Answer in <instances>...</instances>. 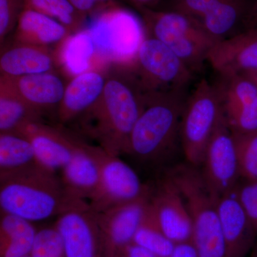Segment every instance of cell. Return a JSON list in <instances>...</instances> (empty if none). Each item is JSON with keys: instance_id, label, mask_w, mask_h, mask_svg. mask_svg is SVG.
I'll list each match as a JSON object with an SVG mask.
<instances>
[{"instance_id": "obj_1", "label": "cell", "mask_w": 257, "mask_h": 257, "mask_svg": "<svg viewBox=\"0 0 257 257\" xmlns=\"http://www.w3.org/2000/svg\"><path fill=\"white\" fill-rule=\"evenodd\" d=\"M144 92L132 65L109 64L97 102L81 116L84 133L112 156L127 154L130 137L145 107Z\"/></svg>"}, {"instance_id": "obj_2", "label": "cell", "mask_w": 257, "mask_h": 257, "mask_svg": "<svg viewBox=\"0 0 257 257\" xmlns=\"http://www.w3.org/2000/svg\"><path fill=\"white\" fill-rule=\"evenodd\" d=\"M88 207L87 202L72 197L66 191L55 173L41 166L0 177L1 213L33 223Z\"/></svg>"}, {"instance_id": "obj_3", "label": "cell", "mask_w": 257, "mask_h": 257, "mask_svg": "<svg viewBox=\"0 0 257 257\" xmlns=\"http://www.w3.org/2000/svg\"><path fill=\"white\" fill-rule=\"evenodd\" d=\"M189 94L187 91L147 92L145 107L130 137L127 155L157 162L181 142V126Z\"/></svg>"}, {"instance_id": "obj_4", "label": "cell", "mask_w": 257, "mask_h": 257, "mask_svg": "<svg viewBox=\"0 0 257 257\" xmlns=\"http://www.w3.org/2000/svg\"><path fill=\"white\" fill-rule=\"evenodd\" d=\"M167 176L187 204L192 221V242L199 257H226L218 199L209 190L201 171L190 165H181Z\"/></svg>"}, {"instance_id": "obj_5", "label": "cell", "mask_w": 257, "mask_h": 257, "mask_svg": "<svg viewBox=\"0 0 257 257\" xmlns=\"http://www.w3.org/2000/svg\"><path fill=\"white\" fill-rule=\"evenodd\" d=\"M147 37L165 44L193 72H200L219 42L196 19L170 10L137 9Z\"/></svg>"}, {"instance_id": "obj_6", "label": "cell", "mask_w": 257, "mask_h": 257, "mask_svg": "<svg viewBox=\"0 0 257 257\" xmlns=\"http://www.w3.org/2000/svg\"><path fill=\"white\" fill-rule=\"evenodd\" d=\"M87 29L96 47V62L133 65L139 48L146 37L143 22L115 7L96 15Z\"/></svg>"}, {"instance_id": "obj_7", "label": "cell", "mask_w": 257, "mask_h": 257, "mask_svg": "<svg viewBox=\"0 0 257 257\" xmlns=\"http://www.w3.org/2000/svg\"><path fill=\"white\" fill-rule=\"evenodd\" d=\"M223 115L214 84L202 79L187 98L181 126V144L189 165L202 166L208 144Z\"/></svg>"}, {"instance_id": "obj_8", "label": "cell", "mask_w": 257, "mask_h": 257, "mask_svg": "<svg viewBox=\"0 0 257 257\" xmlns=\"http://www.w3.org/2000/svg\"><path fill=\"white\" fill-rule=\"evenodd\" d=\"M133 67L145 93L187 91L194 75L165 44L147 36Z\"/></svg>"}, {"instance_id": "obj_9", "label": "cell", "mask_w": 257, "mask_h": 257, "mask_svg": "<svg viewBox=\"0 0 257 257\" xmlns=\"http://www.w3.org/2000/svg\"><path fill=\"white\" fill-rule=\"evenodd\" d=\"M96 154L100 166V181L95 194L88 202L91 210L101 212L150 196V189L119 157L109 155L99 147H96Z\"/></svg>"}, {"instance_id": "obj_10", "label": "cell", "mask_w": 257, "mask_h": 257, "mask_svg": "<svg viewBox=\"0 0 257 257\" xmlns=\"http://www.w3.org/2000/svg\"><path fill=\"white\" fill-rule=\"evenodd\" d=\"M202 166L203 178L217 199L239 184L241 174L236 144L224 115L209 140Z\"/></svg>"}, {"instance_id": "obj_11", "label": "cell", "mask_w": 257, "mask_h": 257, "mask_svg": "<svg viewBox=\"0 0 257 257\" xmlns=\"http://www.w3.org/2000/svg\"><path fill=\"white\" fill-rule=\"evenodd\" d=\"M214 86L233 133L257 132V88L240 74L219 75Z\"/></svg>"}, {"instance_id": "obj_12", "label": "cell", "mask_w": 257, "mask_h": 257, "mask_svg": "<svg viewBox=\"0 0 257 257\" xmlns=\"http://www.w3.org/2000/svg\"><path fill=\"white\" fill-rule=\"evenodd\" d=\"M149 200L150 196L94 212L100 231L103 256L121 254L133 242L148 210Z\"/></svg>"}, {"instance_id": "obj_13", "label": "cell", "mask_w": 257, "mask_h": 257, "mask_svg": "<svg viewBox=\"0 0 257 257\" xmlns=\"http://www.w3.org/2000/svg\"><path fill=\"white\" fill-rule=\"evenodd\" d=\"M150 206L157 224L174 243L192 241L193 226L187 204L168 176L150 194Z\"/></svg>"}, {"instance_id": "obj_14", "label": "cell", "mask_w": 257, "mask_h": 257, "mask_svg": "<svg viewBox=\"0 0 257 257\" xmlns=\"http://www.w3.org/2000/svg\"><path fill=\"white\" fill-rule=\"evenodd\" d=\"M17 132L29 139L40 165L54 173L62 170L84 145L62 128L43 121L28 123Z\"/></svg>"}, {"instance_id": "obj_15", "label": "cell", "mask_w": 257, "mask_h": 257, "mask_svg": "<svg viewBox=\"0 0 257 257\" xmlns=\"http://www.w3.org/2000/svg\"><path fill=\"white\" fill-rule=\"evenodd\" d=\"M56 229L66 257H101L102 243L95 213L89 207L66 211L57 217Z\"/></svg>"}, {"instance_id": "obj_16", "label": "cell", "mask_w": 257, "mask_h": 257, "mask_svg": "<svg viewBox=\"0 0 257 257\" xmlns=\"http://www.w3.org/2000/svg\"><path fill=\"white\" fill-rule=\"evenodd\" d=\"M207 62L219 75H241L257 70V28L218 42L209 52Z\"/></svg>"}, {"instance_id": "obj_17", "label": "cell", "mask_w": 257, "mask_h": 257, "mask_svg": "<svg viewBox=\"0 0 257 257\" xmlns=\"http://www.w3.org/2000/svg\"><path fill=\"white\" fill-rule=\"evenodd\" d=\"M218 210L226 257H246L256 243L252 225L240 203L236 188L218 199Z\"/></svg>"}, {"instance_id": "obj_18", "label": "cell", "mask_w": 257, "mask_h": 257, "mask_svg": "<svg viewBox=\"0 0 257 257\" xmlns=\"http://www.w3.org/2000/svg\"><path fill=\"white\" fill-rule=\"evenodd\" d=\"M101 68L103 67L89 69L67 83L63 99L56 113L61 124L81 117L99 100L105 87L107 67L105 70Z\"/></svg>"}, {"instance_id": "obj_19", "label": "cell", "mask_w": 257, "mask_h": 257, "mask_svg": "<svg viewBox=\"0 0 257 257\" xmlns=\"http://www.w3.org/2000/svg\"><path fill=\"white\" fill-rule=\"evenodd\" d=\"M3 77L24 100L42 115L54 110L57 113L68 83L56 70L23 77Z\"/></svg>"}, {"instance_id": "obj_20", "label": "cell", "mask_w": 257, "mask_h": 257, "mask_svg": "<svg viewBox=\"0 0 257 257\" xmlns=\"http://www.w3.org/2000/svg\"><path fill=\"white\" fill-rule=\"evenodd\" d=\"M60 179L72 197L89 202L97 190L100 181V166L96 147L84 143L62 169Z\"/></svg>"}, {"instance_id": "obj_21", "label": "cell", "mask_w": 257, "mask_h": 257, "mask_svg": "<svg viewBox=\"0 0 257 257\" xmlns=\"http://www.w3.org/2000/svg\"><path fill=\"white\" fill-rule=\"evenodd\" d=\"M57 68L55 52L50 47L14 43L2 50L0 56L1 75L23 77L52 72Z\"/></svg>"}, {"instance_id": "obj_22", "label": "cell", "mask_w": 257, "mask_h": 257, "mask_svg": "<svg viewBox=\"0 0 257 257\" xmlns=\"http://www.w3.org/2000/svg\"><path fill=\"white\" fill-rule=\"evenodd\" d=\"M13 35L14 43L50 47L58 45L70 35L68 29L47 15L25 9Z\"/></svg>"}, {"instance_id": "obj_23", "label": "cell", "mask_w": 257, "mask_h": 257, "mask_svg": "<svg viewBox=\"0 0 257 257\" xmlns=\"http://www.w3.org/2000/svg\"><path fill=\"white\" fill-rule=\"evenodd\" d=\"M253 1L220 0L198 21L219 42L246 30V23Z\"/></svg>"}, {"instance_id": "obj_24", "label": "cell", "mask_w": 257, "mask_h": 257, "mask_svg": "<svg viewBox=\"0 0 257 257\" xmlns=\"http://www.w3.org/2000/svg\"><path fill=\"white\" fill-rule=\"evenodd\" d=\"M57 67L71 79L94 68L96 47L87 29L71 34L55 51Z\"/></svg>"}, {"instance_id": "obj_25", "label": "cell", "mask_w": 257, "mask_h": 257, "mask_svg": "<svg viewBox=\"0 0 257 257\" xmlns=\"http://www.w3.org/2000/svg\"><path fill=\"white\" fill-rule=\"evenodd\" d=\"M37 233L31 221L13 214L1 213L0 257L30 255Z\"/></svg>"}, {"instance_id": "obj_26", "label": "cell", "mask_w": 257, "mask_h": 257, "mask_svg": "<svg viewBox=\"0 0 257 257\" xmlns=\"http://www.w3.org/2000/svg\"><path fill=\"white\" fill-rule=\"evenodd\" d=\"M42 116L0 76V133L17 132L28 123L42 121Z\"/></svg>"}, {"instance_id": "obj_27", "label": "cell", "mask_w": 257, "mask_h": 257, "mask_svg": "<svg viewBox=\"0 0 257 257\" xmlns=\"http://www.w3.org/2000/svg\"><path fill=\"white\" fill-rule=\"evenodd\" d=\"M40 166L32 143L19 132L0 133V177Z\"/></svg>"}, {"instance_id": "obj_28", "label": "cell", "mask_w": 257, "mask_h": 257, "mask_svg": "<svg viewBox=\"0 0 257 257\" xmlns=\"http://www.w3.org/2000/svg\"><path fill=\"white\" fill-rule=\"evenodd\" d=\"M25 9L35 10L57 20L72 34L82 30L87 19L69 0H25Z\"/></svg>"}, {"instance_id": "obj_29", "label": "cell", "mask_w": 257, "mask_h": 257, "mask_svg": "<svg viewBox=\"0 0 257 257\" xmlns=\"http://www.w3.org/2000/svg\"><path fill=\"white\" fill-rule=\"evenodd\" d=\"M133 243L146 248L157 257H169L175 249L176 243L160 229L152 214L150 203L145 219L134 237Z\"/></svg>"}, {"instance_id": "obj_30", "label": "cell", "mask_w": 257, "mask_h": 257, "mask_svg": "<svg viewBox=\"0 0 257 257\" xmlns=\"http://www.w3.org/2000/svg\"><path fill=\"white\" fill-rule=\"evenodd\" d=\"M232 133L239 159L241 178L257 181V132Z\"/></svg>"}, {"instance_id": "obj_31", "label": "cell", "mask_w": 257, "mask_h": 257, "mask_svg": "<svg viewBox=\"0 0 257 257\" xmlns=\"http://www.w3.org/2000/svg\"><path fill=\"white\" fill-rule=\"evenodd\" d=\"M30 256L66 257L62 240L55 226L37 231Z\"/></svg>"}, {"instance_id": "obj_32", "label": "cell", "mask_w": 257, "mask_h": 257, "mask_svg": "<svg viewBox=\"0 0 257 257\" xmlns=\"http://www.w3.org/2000/svg\"><path fill=\"white\" fill-rule=\"evenodd\" d=\"M25 9V0H0V45L1 49L7 37L14 32L22 13Z\"/></svg>"}, {"instance_id": "obj_33", "label": "cell", "mask_w": 257, "mask_h": 257, "mask_svg": "<svg viewBox=\"0 0 257 257\" xmlns=\"http://www.w3.org/2000/svg\"><path fill=\"white\" fill-rule=\"evenodd\" d=\"M243 180L236 186V195L257 236V181Z\"/></svg>"}, {"instance_id": "obj_34", "label": "cell", "mask_w": 257, "mask_h": 257, "mask_svg": "<svg viewBox=\"0 0 257 257\" xmlns=\"http://www.w3.org/2000/svg\"><path fill=\"white\" fill-rule=\"evenodd\" d=\"M220 0H170L165 10L177 12L199 20Z\"/></svg>"}, {"instance_id": "obj_35", "label": "cell", "mask_w": 257, "mask_h": 257, "mask_svg": "<svg viewBox=\"0 0 257 257\" xmlns=\"http://www.w3.org/2000/svg\"><path fill=\"white\" fill-rule=\"evenodd\" d=\"M79 13L88 18L119 6V0H69Z\"/></svg>"}, {"instance_id": "obj_36", "label": "cell", "mask_w": 257, "mask_h": 257, "mask_svg": "<svg viewBox=\"0 0 257 257\" xmlns=\"http://www.w3.org/2000/svg\"><path fill=\"white\" fill-rule=\"evenodd\" d=\"M169 257H199L192 241L176 243L173 252Z\"/></svg>"}, {"instance_id": "obj_37", "label": "cell", "mask_w": 257, "mask_h": 257, "mask_svg": "<svg viewBox=\"0 0 257 257\" xmlns=\"http://www.w3.org/2000/svg\"><path fill=\"white\" fill-rule=\"evenodd\" d=\"M121 255L122 257H157L146 248L133 242L122 250Z\"/></svg>"}, {"instance_id": "obj_38", "label": "cell", "mask_w": 257, "mask_h": 257, "mask_svg": "<svg viewBox=\"0 0 257 257\" xmlns=\"http://www.w3.org/2000/svg\"><path fill=\"white\" fill-rule=\"evenodd\" d=\"M135 8H148V9H157L162 0H130Z\"/></svg>"}, {"instance_id": "obj_39", "label": "cell", "mask_w": 257, "mask_h": 257, "mask_svg": "<svg viewBox=\"0 0 257 257\" xmlns=\"http://www.w3.org/2000/svg\"><path fill=\"white\" fill-rule=\"evenodd\" d=\"M257 26V0H253L252 7L248 15L246 30L256 28Z\"/></svg>"}, {"instance_id": "obj_40", "label": "cell", "mask_w": 257, "mask_h": 257, "mask_svg": "<svg viewBox=\"0 0 257 257\" xmlns=\"http://www.w3.org/2000/svg\"><path fill=\"white\" fill-rule=\"evenodd\" d=\"M241 75L249 79L257 88V70L250 71V72H246Z\"/></svg>"}, {"instance_id": "obj_41", "label": "cell", "mask_w": 257, "mask_h": 257, "mask_svg": "<svg viewBox=\"0 0 257 257\" xmlns=\"http://www.w3.org/2000/svg\"><path fill=\"white\" fill-rule=\"evenodd\" d=\"M101 257H122L121 254L114 255V256H102Z\"/></svg>"}, {"instance_id": "obj_42", "label": "cell", "mask_w": 257, "mask_h": 257, "mask_svg": "<svg viewBox=\"0 0 257 257\" xmlns=\"http://www.w3.org/2000/svg\"><path fill=\"white\" fill-rule=\"evenodd\" d=\"M251 257H257V249L256 251H255L254 253H253V254L252 255V256H251Z\"/></svg>"}, {"instance_id": "obj_43", "label": "cell", "mask_w": 257, "mask_h": 257, "mask_svg": "<svg viewBox=\"0 0 257 257\" xmlns=\"http://www.w3.org/2000/svg\"><path fill=\"white\" fill-rule=\"evenodd\" d=\"M24 257H32V256H30V255H28V256H24Z\"/></svg>"}]
</instances>
